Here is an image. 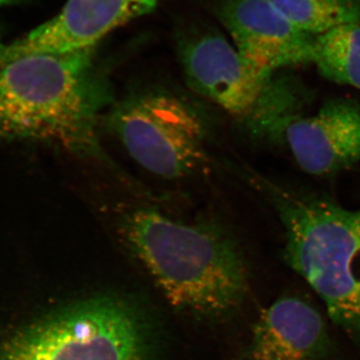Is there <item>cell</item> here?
<instances>
[{
    "label": "cell",
    "instance_id": "cell-1",
    "mask_svg": "<svg viewBox=\"0 0 360 360\" xmlns=\"http://www.w3.org/2000/svg\"><path fill=\"white\" fill-rule=\"evenodd\" d=\"M94 54L96 47L0 63V136L98 156L97 123L111 94Z\"/></svg>",
    "mask_w": 360,
    "mask_h": 360
},
{
    "label": "cell",
    "instance_id": "cell-2",
    "mask_svg": "<svg viewBox=\"0 0 360 360\" xmlns=\"http://www.w3.org/2000/svg\"><path fill=\"white\" fill-rule=\"evenodd\" d=\"M118 232L168 302L201 314L231 312L248 292V269L236 241L212 224H188L153 208L122 213Z\"/></svg>",
    "mask_w": 360,
    "mask_h": 360
},
{
    "label": "cell",
    "instance_id": "cell-3",
    "mask_svg": "<svg viewBox=\"0 0 360 360\" xmlns=\"http://www.w3.org/2000/svg\"><path fill=\"white\" fill-rule=\"evenodd\" d=\"M283 229L286 264L360 345V212L264 181Z\"/></svg>",
    "mask_w": 360,
    "mask_h": 360
},
{
    "label": "cell",
    "instance_id": "cell-4",
    "mask_svg": "<svg viewBox=\"0 0 360 360\" xmlns=\"http://www.w3.org/2000/svg\"><path fill=\"white\" fill-rule=\"evenodd\" d=\"M148 328L134 305L96 296L42 315L0 341V360H148Z\"/></svg>",
    "mask_w": 360,
    "mask_h": 360
},
{
    "label": "cell",
    "instance_id": "cell-5",
    "mask_svg": "<svg viewBox=\"0 0 360 360\" xmlns=\"http://www.w3.org/2000/svg\"><path fill=\"white\" fill-rule=\"evenodd\" d=\"M106 127L150 174L175 180L207 162V125L184 97L161 90L137 92L112 104Z\"/></svg>",
    "mask_w": 360,
    "mask_h": 360
},
{
    "label": "cell",
    "instance_id": "cell-6",
    "mask_svg": "<svg viewBox=\"0 0 360 360\" xmlns=\"http://www.w3.org/2000/svg\"><path fill=\"white\" fill-rule=\"evenodd\" d=\"M177 56L191 89L238 117L250 115L271 78L260 75L221 33L206 26L180 35Z\"/></svg>",
    "mask_w": 360,
    "mask_h": 360
},
{
    "label": "cell",
    "instance_id": "cell-7",
    "mask_svg": "<svg viewBox=\"0 0 360 360\" xmlns=\"http://www.w3.org/2000/svg\"><path fill=\"white\" fill-rule=\"evenodd\" d=\"M213 9L236 51L262 77L311 63L314 35L298 30L266 0H217Z\"/></svg>",
    "mask_w": 360,
    "mask_h": 360
},
{
    "label": "cell",
    "instance_id": "cell-8",
    "mask_svg": "<svg viewBox=\"0 0 360 360\" xmlns=\"http://www.w3.org/2000/svg\"><path fill=\"white\" fill-rule=\"evenodd\" d=\"M302 111L286 120L277 139L290 149L298 167L316 176L330 175L360 160V103L338 98L312 115Z\"/></svg>",
    "mask_w": 360,
    "mask_h": 360
},
{
    "label": "cell",
    "instance_id": "cell-9",
    "mask_svg": "<svg viewBox=\"0 0 360 360\" xmlns=\"http://www.w3.org/2000/svg\"><path fill=\"white\" fill-rule=\"evenodd\" d=\"M160 0H68L63 11L6 47L0 63L34 53L94 49L116 28L146 15Z\"/></svg>",
    "mask_w": 360,
    "mask_h": 360
},
{
    "label": "cell",
    "instance_id": "cell-10",
    "mask_svg": "<svg viewBox=\"0 0 360 360\" xmlns=\"http://www.w3.org/2000/svg\"><path fill=\"white\" fill-rule=\"evenodd\" d=\"M333 345L323 317L298 296H283L255 322L250 360H331Z\"/></svg>",
    "mask_w": 360,
    "mask_h": 360
},
{
    "label": "cell",
    "instance_id": "cell-11",
    "mask_svg": "<svg viewBox=\"0 0 360 360\" xmlns=\"http://www.w3.org/2000/svg\"><path fill=\"white\" fill-rule=\"evenodd\" d=\"M311 65L326 79L360 90V23L315 37Z\"/></svg>",
    "mask_w": 360,
    "mask_h": 360
},
{
    "label": "cell",
    "instance_id": "cell-12",
    "mask_svg": "<svg viewBox=\"0 0 360 360\" xmlns=\"http://www.w3.org/2000/svg\"><path fill=\"white\" fill-rule=\"evenodd\" d=\"M295 27L317 35L360 23V0H266Z\"/></svg>",
    "mask_w": 360,
    "mask_h": 360
},
{
    "label": "cell",
    "instance_id": "cell-13",
    "mask_svg": "<svg viewBox=\"0 0 360 360\" xmlns=\"http://www.w3.org/2000/svg\"><path fill=\"white\" fill-rule=\"evenodd\" d=\"M6 47L4 46V44H2V42L0 41V59L2 58V56H4V51H6Z\"/></svg>",
    "mask_w": 360,
    "mask_h": 360
},
{
    "label": "cell",
    "instance_id": "cell-14",
    "mask_svg": "<svg viewBox=\"0 0 360 360\" xmlns=\"http://www.w3.org/2000/svg\"><path fill=\"white\" fill-rule=\"evenodd\" d=\"M18 1V0H0V6L4 4H11V2Z\"/></svg>",
    "mask_w": 360,
    "mask_h": 360
}]
</instances>
